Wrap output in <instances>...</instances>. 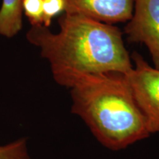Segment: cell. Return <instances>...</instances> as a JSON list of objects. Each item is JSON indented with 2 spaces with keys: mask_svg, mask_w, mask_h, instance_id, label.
I'll return each mask as SVG.
<instances>
[{
  "mask_svg": "<svg viewBox=\"0 0 159 159\" xmlns=\"http://www.w3.org/2000/svg\"><path fill=\"white\" fill-rule=\"evenodd\" d=\"M22 11L32 27L43 25V0H23Z\"/></svg>",
  "mask_w": 159,
  "mask_h": 159,
  "instance_id": "cell-8",
  "label": "cell"
},
{
  "mask_svg": "<svg viewBox=\"0 0 159 159\" xmlns=\"http://www.w3.org/2000/svg\"><path fill=\"white\" fill-rule=\"evenodd\" d=\"M53 77L71 89V113L105 148L121 150L150 136L125 74L66 71Z\"/></svg>",
  "mask_w": 159,
  "mask_h": 159,
  "instance_id": "cell-1",
  "label": "cell"
},
{
  "mask_svg": "<svg viewBox=\"0 0 159 159\" xmlns=\"http://www.w3.org/2000/svg\"><path fill=\"white\" fill-rule=\"evenodd\" d=\"M65 11V0H43V25L49 28L52 19Z\"/></svg>",
  "mask_w": 159,
  "mask_h": 159,
  "instance_id": "cell-9",
  "label": "cell"
},
{
  "mask_svg": "<svg viewBox=\"0 0 159 159\" xmlns=\"http://www.w3.org/2000/svg\"><path fill=\"white\" fill-rule=\"evenodd\" d=\"M133 69L126 75L133 96L146 120L150 134L159 133V70L139 53L131 55Z\"/></svg>",
  "mask_w": 159,
  "mask_h": 159,
  "instance_id": "cell-3",
  "label": "cell"
},
{
  "mask_svg": "<svg viewBox=\"0 0 159 159\" xmlns=\"http://www.w3.org/2000/svg\"><path fill=\"white\" fill-rule=\"evenodd\" d=\"M129 42L148 47L159 70V0H134V12L125 28Z\"/></svg>",
  "mask_w": 159,
  "mask_h": 159,
  "instance_id": "cell-4",
  "label": "cell"
},
{
  "mask_svg": "<svg viewBox=\"0 0 159 159\" xmlns=\"http://www.w3.org/2000/svg\"><path fill=\"white\" fill-rule=\"evenodd\" d=\"M23 0H2L0 7V35L12 38L22 28Z\"/></svg>",
  "mask_w": 159,
  "mask_h": 159,
  "instance_id": "cell-6",
  "label": "cell"
},
{
  "mask_svg": "<svg viewBox=\"0 0 159 159\" xmlns=\"http://www.w3.org/2000/svg\"><path fill=\"white\" fill-rule=\"evenodd\" d=\"M60 31L33 26L27 33L30 43L39 47L49 61L52 75L66 71L128 74L133 69L118 27L80 14L63 13Z\"/></svg>",
  "mask_w": 159,
  "mask_h": 159,
  "instance_id": "cell-2",
  "label": "cell"
},
{
  "mask_svg": "<svg viewBox=\"0 0 159 159\" xmlns=\"http://www.w3.org/2000/svg\"><path fill=\"white\" fill-rule=\"evenodd\" d=\"M65 13L80 14L109 25L126 22L134 12V0H65Z\"/></svg>",
  "mask_w": 159,
  "mask_h": 159,
  "instance_id": "cell-5",
  "label": "cell"
},
{
  "mask_svg": "<svg viewBox=\"0 0 159 159\" xmlns=\"http://www.w3.org/2000/svg\"><path fill=\"white\" fill-rule=\"evenodd\" d=\"M0 159H32L27 148V138L22 137L7 144L0 145Z\"/></svg>",
  "mask_w": 159,
  "mask_h": 159,
  "instance_id": "cell-7",
  "label": "cell"
}]
</instances>
